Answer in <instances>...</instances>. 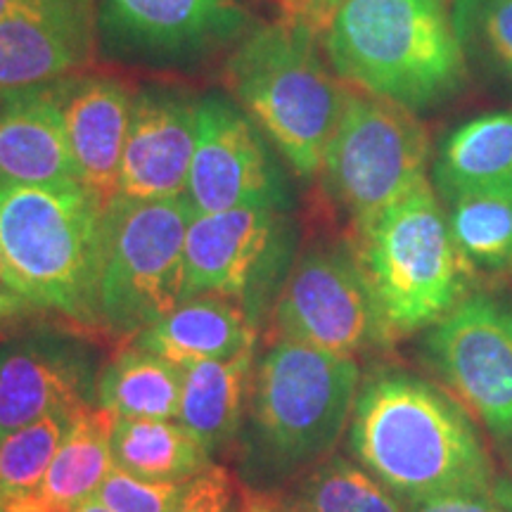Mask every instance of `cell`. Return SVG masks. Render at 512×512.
I'll return each instance as SVG.
<instances>
[{"mask_svg": "<svg viewBox=\"0 0 512 512\" xmlns=\"http://www.w3.org/2000/svg\"><path fill=\"white\" fill-rule=\"evenodd\" d=\"M259 325L238 299L200 294L176 306L131 342L178 368L238 356L254 349Z\"/></svg>", "mask_w": 512, "mask_h": 512, "instance_id": "obj_19", "label": "cell"}, {"mask_svg": "<svg viewBox=\"0 0 512 512\" xmlns=\"http://www.w3.org/2000/svg\"><path fill=\"white\" fill-rule=\"evenodd\" d=\"M98 41V0H22L0 22V93L86 72Z\"/></svg>", "mask_w": 512, "mask_h": 512, "instance_id": "obj_15", "label": "cell"}, {"mask_svg": "<svg viewBox=\"0 0 512 512\" xmlns=\"http://www.w3.org/2000/svg\"><path fill=\"white\" fill-rule=\"evenodd\" d=\"M508 458H510V467H512V439H510V456ZM496 496H498V501H501L503 505H508V508L512 510V484L498 482Z\"/></svg>", "mask_w": 512, "mask_h": 512, "instance_id": "obj_36", "label": "cell"}, {"mask_svg": "<svg viewBox=\"0 0 512 512\" xmlns=\"http://www.w3.org/2000/svg\"><path fill=\"white\" fill-rule=\"evenodd\" d=\"M323 50L347 86L411 112L456 98L467 79L448 0H344Z\"/></svg>", "mask_w": 512, "mask_h": 512, "instance_id": "obj_3", "label": "cell"}, {"mask_svg": "<svg viewBox=\"0 0 512 512\" xmlns=\"http://www.w3.org/2000/svg\"><path fill=\"white\" fill-rule=\"evenodd\" d=\"M356 233V252L396 339L432 328L467 294V261L430 181Z\"/></svg>", "mask_w": 512, "mask_h": 512, "instance_id": "obj_6", "label": "cell"}, {"mask_svg": "<svg viewBox=\"0 0 512 512\" xmlns=\"http://www.w3.org/2000/svg\"><path fill=\"white\" fill-rule=\"evenodd\" d=\"M351 458L411 505L494 491L489 451L463 403L399 368L363 377L347 430Z\"/></svg>", "mask_w": 512, "mask_h": 512, "instance_id": "obj_1", "label": "cell"}, {"mask_svg": "<svg viewBox=\"0 0 512 512\" xmlns=\"http://www.w3.org/2000/svg\"><path fill=\"white\" fill-rule=\"evenodd\" d=\"M185 484L145 482L114 465L93 496L114 512H174Z\"/></svg>", "mask_w": 512, "mask_h": 512, "instance_id": "obj_29", "label": "cell"}, {"mask_svg": "<svg viewBox=\"0 0 512 512\" xmlns=\"http://www.w3.org/2000/svg\"><path fill=\"white\" fill-rule=\"evenodd\" d=\"M200 98L183 88L145 86L133 98L119 192L131 200L185 195L197 143Z\"/></svg>", "mask_w": 512, "mask_h": 512, "instance_id": "obj_16", "label": "cell"}, {"mask_svg": "<svg viewBox=\"0 0 512 512\" xmlns=\"http://www.w3.org/2000/svg\"><path fill=\"white\" fill-rule=\"evenodd\" d=\"M183 368L136 342L119 349L98 377V406L128 420H176L181 411Z\"/></svg>", "mask_w": 512, "mask_h": 512, "instance_id": "obj_23", "label": "cell"}, {"mask_svg": "<svg viewBox=\"0 0 512 512\" xmlns=\"http://www.w3.org/2000/svg\"><path fill=\"white\" fill-rule=\"evenodd\" d=\"M328 64L318 29L283 17L249 29L223 69L233 100L302 178L320 174L349 93Z\"/></svg>", "mask_w": 512, "mask_h": 512, "instance_id": "obj_4", "label": "cell"}, {"mask_svg": "<svg viewBox=\"0 0 512 512\" xmlns=\"http://www.w3.org/2000/svg\"><path fill=\"white\" fill-rule=\"evenodd\" d=\"M361 370L356 358L278 337L256 358L238 437L247 491L273 494L332 456L349 430Z\"/></svg>", "mask_w": 512, "mask_h": 512, "instance_id": "obj_2", "label": "cell"}, {"mask_svg": "<svg viewBox=\"0 0 512 512\" xmlns=\"http://www.w3.org/2000/svg\"><path fill=\"white\" fill-rule=\"evenodd\" d=\"M105 209L83 183L0 185V252L43 309L81 332L102 330Z\"/></svg>", "mask_w": 512, "mask_h": 512, "instance_id": "obj_5", "label": "cell"}, {"mask_svg": "<svg viewBox=\"0 0 512 512\" xmlns=\"http://www.w3.org/2000/svg\"><path fill=\"white\" fill-rule=\"evenodd\" d=\"M46 313L0 252V337L24 330Z\"/></svg>", "mask_w": 512, "mask_h": 512, "instance_id": "obj_31", "label": "cell"}, {"mask_svg": "<svg viewBox=\"0 0 512 512\" xmlns=\"http://www.w3.org/2000/svg\"><path fill=\"white\" fill-rule=\"evenodd\" d=\"M76 415H48L0 439V505L5 512H17L36 494Z\"/></svg>", "mask_w": 512, "mask_h": 512, "instance_id": "obj_26", "label": "cell"}, {"mask_svg": "<svg viewBox=\"0 0 512 512\" xmlns=\"http://www.w3.org/2000/svg\"><path fill=\"white\" fill-rule=\"evenodd\" d=\"M430 138L415 112L349 86L320 174L356 230L430 181Z\"/></svg>", "mask_w": 512, "mask_h": 512, "instance_id": "obj_8", "label": "cell"}, {"mask_svg": "<svg viewBox=\"0 0 512 512\" xmlns=\"http://www.w3.org/2000/svg\"><path fill=\"white\" fill-rule=\"evenodd\" d=\"M422 354L465 411L512 439V299L472 292L427 328Z\"/></svg>", "mask_w": 512, "mask_h": 512, "instance_id": "obj_11", "label": "cell"}, {"mask_svg": "<svg viewBox=\"0 0 512 512\" xmlns=\"http://www.w3.org/2000/svg\"><path fill=\"white\" fill-rule=\"evenodd\" d=\"M285 496L306 512H406L401 498L356 460L342 456L320 460Z\"/></svg>", "mask_w": 512, "mask_h": 512, "instance_id": "obj_25", "label": "cell"}, {"mask_svg": "<svg viewBox=\"0 0 512 512\" xmlns=\"http://www.w3.org/2000/svg\"><path fill=\"white\" fill-rule=\"evenodd\" d=\"M247 508L249 512H306L297 503H292L285 494H280V491H273V494L247 491Z\"/></svg>", "mask_w": 512, "mask_h": 512, "instance_id": "obj_34", "label": "cell"}, {"mask_svg": "<svg viewBox=\"0 0 512 512\" xmlns=\"http://www.w3.org/2000/svg\"><path fill=\"white\" fill-rule=\"evenodd\" d=\"M174 512H249L247 494L226 467L209 465L185 482Z\"/></svg>", "mask_w": 512, "mask_h": 512, "instance_id": "obj_30", "label": "cell"}, {"mask_svg": "<svg viewBox=\"0 0 512 512\" xmlns=\"http://www.w3.org/2000/svg\"><path fill=\"white\" fill-rule=\"evenodd\" d=\"M19 3H22V0H0V22H3V19L8 17Z\"/></svg>", "mask_w": 512, "mask_h": 512, "instance_id": "obj_37", "label": "cell"}, {"mask_svg": "<svg viewBox=\"0 0 512 512\" xmlns=\"http://www.w3.org/2000/svg\"><path fill=\"white\" fill-rule=\"evenodd\" d=\"M117 415L91 406L76 415L38 491L17 512H72L91 498L114 467L112 432Z\"/></svg>", "mask_w": 512, "mask_h": 512, "instance_id": "obj_22", "label": "cell"}, {"mask_svg": "<svg viewBox=\"0 0 512 512\" xmlns=\"http://www.w3.org/2000/svg\"><path fill=\"white\" fill-rule=\"evenodd\" d=\"M456 247L467 266L486 271L512 268V200L489 195H460L444 200Z\"/></svg>", "mask_w": 512, "mask_h": 512, "instance_id": "obj_27", "label": "cell"}, {"mask_svg": "<svg viewBox=\"0 0 512 512\" xmlns=\"http://www.w3.org/2000/svg\"><path fill=\"white\" fill-rule=\"evenodd\" d=\"M297 235L283 207L192 214L185 235L183 302L200 294L238 299L256 325L275 309L294 264Z\"/></svg>", "mask_w": 512, "mask_h": 512, "instance_id": "obj_10", "label": "cell"}, {"mask_svg": "<svg viewBox=\"0 0 512 512\" xmlns=\"http://www.w3.org/2000/svg\"><path fill=\"white\" fill-rule=\"evenodd\" d=\"M256 347L221 361H204L183 368V392L178 422L207 451H226L238 444L254 384Z\"/></svg>", "mask_w": 512, "mask_h": 512, "instance_id": "obj_21", "label": "cell"}, {"mask_svg": "<svg viewBox=\"0 0 512 512\" xmlns=\"http://www.w3.org/2000/svg\"><path fill=\"white\" fill-rule=\"evenodd\" d=\"M81 183L46 86L0 93V185Z\"/></svg>", "mask_w": 512, "mask_h": 512, "instance_id": "obj_18", "label": "cell"}, {"mask_svg": "<svg viewBox=\"0 0 512 512\" xmlns=\"http://www.w3.org/2000/svg\"><path fill=\"white\" fill-rule=\"evenodd\" d=\"M465 57L512 81V0H453Z\"/></svg>", "mask_w": 512, "mask_h": 512, "instance_id": "obj_28", "label": "cell"}, {"mask_svg": "<svg viewBox=\"0 0 512 512\" xmlns=\"http://www.w3.org/2000/svg\"><path fill=\"white\" fill-rule=\"evenodd\" d=\"M98 354L86 337L24 328L0 342V439L57 413L98 406Z\"/></svg>", "mask_w": 512, "mask_h": 512, "instance_id": "obj_13", "label": "cell"}, {"mask_svg": "<svg viewBox=\"0 0 512 512\" xmlns=\"http://www.w3.org/2000/svg\"><path fill=\"white\" fill-rule=\"evenodd\" d=\"M79 181L110 204L119 192L121 155L136 93L117 76L72 74L48 83Z\"/></svg>", "mask_w": 512, "mask_h": 512, "instance_id": "obj_17", "label": "cell"}, {"mask_svg": "<svg viewBox=\"0 0 512 512\" xmlns=\"http://www.w3.org/2000/svg\"><path fill=\"white\" fill-rule=\"evenodd\" d=\"M242 0H98L100 41L124 60L190 62L249 31Z\"/></svg>", "mask_w": 512, "mask_h": 512, "instance_id": "obj_14", "label": "cell"}, {"mask_svg": "<svg viewBox=\"0 0 512 512\" xmlns=\"http://www.w3.org/2000/svg\"><path fill=\"white\" fill-rule=\"evenodd\" d=\"M112 460L145 482L185 484L207 470L211 453L178 420L117 418Z\"/></svg>", "mask_w": 512, "mask_h": 512, "instance_id": "obj_24", "label": "cell"}, {"mask_svg": "<svg viewBox=\"0 0 512 512\" xmlns=\"http://www.w3.org/2000/svg\"><path fill=\"white\" fill-rule=\"evenodd\" d=\"M406 512H512L494 496V491H465V494H448L427 498L406 505Z\"/></svg>", "mask_w": 512, "mask_h": 512, "instance_id": "obj_32", "label": "cell"}, {"mask_svg": "<svg viewBox=\"0 0 512 512\" xmlns=\"http://www.w3.org/2000/svg\"><path fill=\"white\" fill-rule=\"evenodd\" d=\"M185 200L192 214L238 207L290 209V190L259 126L223 95L200 98Z\"/></svg>", "mask_w": 512, "mask_h": 512, "instance_id": "obj_12", "label": "cell"}, {"mask_svg": "<svg viewBox=\"0 0 512 512\" xmlns=\"http://www.w3.org/2000/svg\"><path fill=\"white\" fill-rule=\"evenodd\" d=\"M430 169L441 202L460 195L512 200V110L482 114L453 128Z\"/></svg>", "mask_w": 512, "mask_h": 512, "instance_id": "obj_20", "label": "cell"}, {"mask_svg": "<svg viewBox=\"0 0 512 512\" xmlns=\"http://www.w3.org/2000/svg\"><path fill=\"white\" fill-rule=\"evenodd\" d=\"M190 221L185 195L169 200L117 195L107 204L98 287L102 332L133 339L183 302Z\"/></svg>", "mask_w": 512, "mask_h": 512, "instance_id": "obj_7", "label": "cell"}, {"mask_svg": "<svg viewBox=\"0 0 512 512\" xmlns=\"http://www.w3.org/2000/svg\"><path fill=\"white\" fill-rule=\"evenodd\" d=\"M72 512H114V510L107 508V505L102 503L98 496H91V498H86V501H81L79 505H76Z\"/></svg>", "mask_w": 512, "mask_h": 512, "instance_id": "obj_35", "label": "cell"}, {"mask_svg": "<svg viewBox=\"0 0 512 512\" xmlns=\"http://www.w3.org/2000/svg\"><path fill=\"white\" fill-rule=\"evenodd\" d=\"M342 3L344 0H283L287 17L302 19L318 31L325 29V24L330 22V17Z\"/></svg>", "mask_w": 512, "mask_h": 512, "instance_id": "obj_33", "label": "cell"}, {"mask_svg": "<svg viewBox=\"0 0 512 512\" xmlns=\"http://www.w3.org/2000/svg\"><path fill=\"white\" fill-rule=\"evenodd\" d=\"M0 512H5V510H3V505H0Z\"/></svg>", "mask_w": 512, "mask_h": 512, "instance_id": "obj_38", "label": "cell"}, {"mask_svg": "<svg viewBox=\"0 0 512 512\" xmlns=\"http://www.w3.org/2000/svg\"><path fill=\"white\" fill-rule=\"evenodd\" d=\"M280 337L358 358L394 344L356 247L316 242L294 259L273 309Z\"/></svg>", "mask_w": 512, "mask_h": 512, "instance_id": "obj_9", "label": "cell"}]
</instances>
